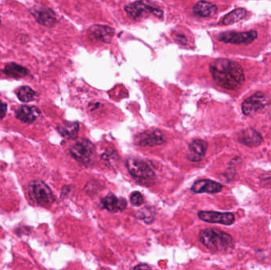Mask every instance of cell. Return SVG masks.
<instances>
[{
	"label": "cell",
	"instance_id": "cell-1",
	"mask_svg": "<svg viewBox=\"0 0 271 270\" xmlns=\"http://www.w3.org/2000/svg\"><path fill=\"white\" fill-rule=\"evenodd\" d=\"M209 70L217 85L226 90H238L245 82L244 69L238 63L228 59L214 60Z\"/></svg>",
	"mask_w": 271,
	"mask_h": 270
},
{
	"label": "cell",
	"instance_id": "cell-2",
	"mask_svg": "<svg viewBox=\"0 0 271 270\" xmlns=\"http://www.w3.org/2000/svg\"><path fill=\"white\" fill-rule=\"evenodd\" d=\"M201 243L213 252L224 253L234 248L233 238L218 229L207 228L199 232Z\"/></svg>",
	"mask_w": 271,
	"mask_h": 270
},
{
	"label": "cell",
	"instance_id": "cell-3",
	"mask_svg": "<svg viewBox=\"0 0 271 270\" xmlns=\"http://www.w3.org/2000/svg\"><path fill=\"white\" fill-rule=\"evenodd\" d=\"M126 167L129 174L141 185L149 186L155 182V171L146 162L139 159L130 158L126 161Z\"/></svg>",
	"mask_w": 271,
	"mask_h": 270
},
{
	"label": "cell",
	"instance_id": "cell-4",
	"mask_svg": "<svg viewBox=\"0 0 271 270\" xmlns=\"http://www.w3.org/2000/svg\"><path fill=\"white\" fill-rule=\"evenodd\" d=\"M29 195L30 199L40 206H50L55 202L53 191L44 181H33L30 182Z\"/></svg>",
	"mask_w": 271,
	"mask_h": 270
},
{
	"label": "cell",
	"instance_id": "cell-5",
	"mask_svg": "<svg viewBox=\"0 0 271 270\" xmlns=\"http://www.w3.org/2000/svg\"><path fill=\"white\" fill-rule=\"evenodd\" d=\"M125 10L129 18L133 20H140L149 15H155L159 18H162L164 16L162 10L154 8L144 1H137L129 4L126 6Z\"/></svg>",
	"mask_w": 271,
	"mask_h": 270
},
{
	"label": "cell",
	"instance_id": "cell-6",
	"mask_svg": "<svg viewBox=\"0 0 271 270\" xmlns=\"http://www.w3.org/2000/svg\"><path fill=\"white\" fill-rule=\"evenodd\" d=\"M69 151L73 158L79 163L88 164L93 159L95 147L93 143L87 139H80L73 143Z\"/></svg>",
	"mask_w": 271,
	"mask_h": 270
},
{
	"label": "cell",
	"instance_id": "cell-7",
	"mask_svg": "<svg viewBox=\"0 0 271 270\" xmlns=\"http://www.w3.org/2000/svg\"><path fill=\"white\" fill-rule=\"evenodd\" d=\"M258 37V33L255 30L247 32H224L218 35V40L224 43L233 45H250Z\"/></svg>",
	"mask_w": 271,
	"mask_h": 270
},
{
	"label": "cell",
	"instance_id": "cell-8",
	"mask_svg": "<svg viewBox=\"0 0 271 270\" xmlns=\"http://www.w3.org/2000/svg\"><path fill=\"white\" fill-rule=\"evenodd\" d=\"M269 98L263 93L257 92L244 100L242 103L243 113L246 116H251L262 110L269 105Z\"/></svg>",
	"mask_w": 271,
	"mask_h": 270
},
{
	"label": "cell",
	"instance_id": "cell-9",
	"mask_svg": "<svg viewBox=\"0 0 271 270\" xmlns=\"http://www.w3.org/2000/svg\"><path fill=\"white\" fill-rule=\"evenodd\" d=\"M136 143L143 147H151V146L161 145L166 141V136L159 129L147 130L140 133L135 138Z\"/></svg>",
	"mask_w": 271,
	"mask_h": 270
},
{
	"label": "cell",
	"instance_id": "cell-10",
	"mask_svg": "<svg viewBox=\"0 0 271 270\" xmlns=\"http://www.w3.org/2000/svg\"><path fill=\"white\" fill-rule=\"evenodd\" d=\"M199 217L207 223L231 225L235 222V216L231 212H218L213 211H201Z\"/></svg>",
	"mask_w": 271,
	"mask_h": 270
},
{
	"label": "cell",
	"instance_id": "cell-11",
	"mask_svg": "<svg viewBox=\"0 0 271 270\" xmlns=\"http://www.w3.org/2000/svg\"><path fill=\"white\" fill-rule=\"evenodd\" d=\"M31 12L36 20L43 26L52 27L57 22V17L54 12L44 6L34 7Z\"/></svg>",
	"mask_w": 271,
	"mask_h": 270
},
{
	"label": "cell",
	"instance_id": "cell-12",
	"mask_svg": "<svg viewBox=\"0 0 271 270\" xmlns=\"http://www.w3.org/2000/svg\"><path fill=\"white\" fill-rule=\"evenodd\" d=\"M115 31L113 28L102 25H94L88 29V33L91 39L99 41L104 43L111 42Z\"/></svg>",
	"mask_w": 271,
	"mask_h": 270
},
{
	"label": "cell",
	"instance_id": "cell-13",
	"mask_svg": "<svg viewBox=\"0 0 271 270\" xmlns=\"http://www.w3.org/2000/svg\"><path fill=\"white\" fill-rule=\"evenodd\" d=\"M222 189L223 185L221 184L209 179H202L195 181L191 187V190L195 194H214L220 192Z\"/></svg>",
	"mask_w": 271,
	"mask_h": 270
},
{
	"label": "cell",
	"instance_id": "cell-14",
	"mask_svg": "<svg viewBox=\"0 0 271 270\" xmlns=\"http://www.w3.org/2000/svg\"><path fill=\"white\" fill-rule=\"evenodd\" d=\"M238 141L248 147H257L263 141L260 133L253 129H247L241 131L238 135Z\"/></svg>",
	"mask_w": 271,
	"mask_h": 270
},
{
	"label": "cell",
	"instance_id": "cell-15",
	"mask_svg": "<svg viewBox=\"0 0 271 270\" xmlns=\"http://www.w3.org/2000/svg\"><path fill=\"white\" fill-rule=\"evenodd\" d=\"M41 110L36 106L22 105L17 109L15 115L18 120L23 123L31 124L41 116Z\"/></svg>",
	"mask_w": 271,
	"mask_h": 270
},
{
	"label": "cell",
	"instance_id": "cell-16",
	"mask_svg": "<svg viewBox=\"0 0 271 270\" xmlns=\"http://www.w3.org/2000/svg\"><path fill=\"white\" fill-rule=\"evenodd\" d=\"M102 205L104 209L112 212H123L127 207V202L124 198H117L113 194H109L102 200Z\"/></svg>",
	"mask_w": 271,
	"mask_h": 270
},
{
	"label": "cell",
	"instance_id": "cell-17",
	"mask_svg": "<svg viewBox=\"0 0 271 270\" xmlns=\"http://www.w3.org/2000/svg\"><path fill=\"white\" fill-rule=\"evenodd\" d=\"M207 147V143L204 140H193L189 143L188 148V159L192 162H200L204 158Z\"/></svg>",
	"mask_w": 271,
	"mask_h": 270
},
{
	"label": "cell",
	"instance_id": "cell-18",
	"mask_svg": "<svg viewBox=\"0 0 271 270\" xmlns=\"http://www.w3.org/2000/svg\"><path fill=\"white\" fill-rule=\"evenodd\" d=\"M58 133L63 137L67 139H75L80 131V124L78 122H65L57 126Z\"/></svg>",
	"mask_w": 271,
	"mask_h": 270
},
{
	"label": "cell",
	"instance_id": "cell-19",
	"mask_svg": "<svg viewBox=\"0 0 271 270\" xmlns=\"http://www.w3.org/2000/svg\"><path fill=\"white\" fill-rule=\"evenodd\" d=\"M193 13L203 18L212 16L217 12V7L211 3L199 1L193 7Z\"/></svg>",
	"mask_w": 271,
	"mask_h": 270
},
{
	"label": "cell",
	"instance_id": "cell-20",
	"mask_svg": "<svg viewBox=\"0 0 271 270\" xmlns=\"http://www.w3.org/2000/svg\"><path fill=\"white\" fill-rule=\"evenodd\" d=\"M3 71L8 76L15 79L24 78L29 73L26 67H22L19 64H15V63H10V64H7Z\"/></svg>",
	"mask_w": 271,
	"mask_h": 270
},
{
	"label": "cell",
	"instance_id": "cell-21",
	"mask_svg": "<svg viewBox=\"0 0 271 270\" xmlns=\"http://www.w3.org/2000/svg\"><path fill=\"white\" fill-rule=\"evenodd\" d=\"M246 15H247V11L245 9H244V8H237V9L234 10V11H231L230 13L226 15L223 18L221 23L223 25H225V26L233 25V24L237 23V22L244 19Z\"/></svg>",
	"mask_w": 271,
	"mask_h": 270
},
{
	"label": "cell",
	"instance_id": "cell-22",
	"mask_svg": "<svg viewBox=\"0 0 271 270\" xmlns=\"http://www.w3.org/2000/svg\"><path fill=\"white\" fill-rule=\"evenodd\" d=\"M17 96L22 102H29L33 101L36 98V93L30 87L24 86L18 89Z\"/></svg>",
	"mask_w": 271,
	"mask_h": 270
},
{
	"label": "cell",
	"instance_id": "cell-23",
	"mask_svg": "<svg viewBox=\"0 0 271 270\" xmlns=\"http://www.w3.org/2000/svg\"><path fill=\"white\" fill-rule=\"evenodd\" d=\"M130 202L134 206H140L144 202V197L140 192H133L130 196Z\"/></svg>",
	"mask_w": 271,
	"mask_h": 270
},
{
	"label": "cell",
	"instance_id": "cell-24",
	"mask_svg": "<svg viewBox=\"0 0 271 270\" xmlns=\"http://www.w3.org/2000/svg\"><path fill=\"white\" fill-rule=\"evenodd\" d=\"M118 158H119V156L117 154L116 151L112 149L106 150V152L102 155V160H105L106 163H112V162L116 161Z\"/></svg>",
	"mask_w": 271,
	"mask_h": 270
},
{
	"label": "cell",
	"instance_id": "cell-25",
	"mask_svg": "<svg viewBox=\"0 0 271 270\" xmlns=\"http://www.w3.org/2000/svg\"><path fill=\"white\" fill-rule=\"evenodd\" d=\"M7 110H8V105H7V104L4 103L2 101H0V120L6 116Z\"/></svg>",
	"mask_w": 271,
	"mask_h": 270
},
{
	"label": "cell",
	"instance_id": "cell-26",
	"mask_svg": "<svg viewBox=\"0 0 271 270\" xmlns=\"http://www.w3.org/2000/svg\"><path fill=\"white\" fill-rule=\"evenodd\" d=\"M175 40L178 42V43L182 44V45H185L187 42L186 36L182 34L176 35L175 36Z\"/></svg>",
	"mask_w": 271,
	"mask_h": 270
},
{
	"label": "cell",
	"instance_id": "cell-27",
	"mask_svg": "<svg viewBox=\"0 0 271 270\" xmlns=\"http://www.w3.org/2000/svg\"><path fill=\"white\" fill-rule=\"evenodd\" d=\"M134 268H151L148 265H138V266L135 267Z\"/></svg>",
	"mask_w": 271,
	"mask_h": 270
}]
</instances>
